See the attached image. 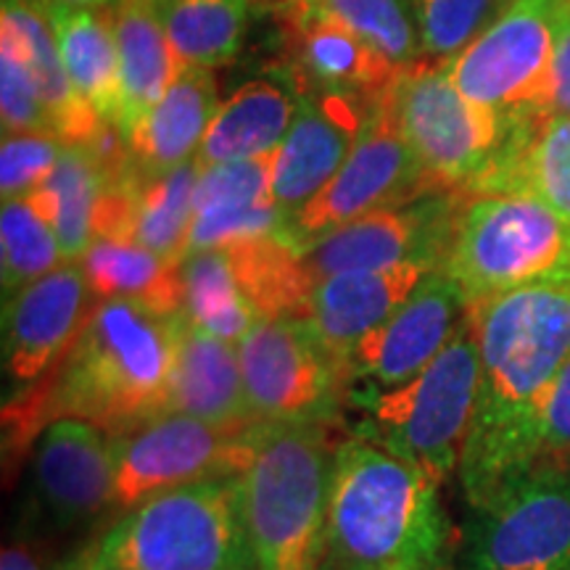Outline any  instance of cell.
<instances>
[{"instance_id": "60d3db41", "label": "cell", "mask_w": 570, "mask_h": 570, "mask_svg": "<svg viewBox=\"0 0 570 570\" xmlns=\"http://www.w3.org/2000/svg\"><path fill=\"white\" fill-rule=\"evenodd\" d=\"M544 117H570V0L562 6V21L558 32V48H554L552 85L547 98Z\"/></svg>"}, {"instance_id": "ba28073f", "label": "cell", "mask_w": 570, "mask_h": 570, "mask_svg": "<svg viewBox=\"0 0 570 570\" xmlns=\"http://www.w3.org/2000/svg\"><path fill=\"white\" fill-rule=\"evenodd\" d=\"M381 104L433 188L468 190L479 183L502 154L512 130V119L468 101L454 88L446 63L402 69L381 96Z\"/></svg>"}, {"instance_id": "b9f144b4", "label": "cell", "mask_w": 570, "mask_h": 570, "mask_svg": "<svg viewBox=\"0 0 570 570\" xmlns=\"http://www.w3.org/2000/svg\"><path fill=\"white\" fill-rule=\"evenodd\" d=\"M56 570H114L109 566V560L104 558L101 552V544H90V547H82L80 552H75L71 558H67L61 562Z\"/></svg>"}, {"instance_id": "4dcf8cb0", "label": "cell", "mask_w": 570, "mask_h": 570, "mask_svg": "<svg viewBox=\"0 0 570 570\" xmlns=\"http://www.w3.org/2000/svg\"><path fill=\"white\" fill-rule=\"evenodd\" d=\"M202 167L185 161L167 173L135 169L127 177L130 188V240L154 254L180 262L188 252L194 227V194Z\"/></svg>"}, {"instance_id": "e575fe53", "label": "cell", "mask_w": 570, "mask_h": 570, "mask_svg": "<svg viewBox=\"0 0 570 570\" xmlns=\"http://www.w3.org/2000/svg\"><path fill=\"white\" fill-rule=\"evenodd\" d=\"M67 265L53 225L42 217L30 198L3 202L0 212V281L3 302L21 288L40 281L56 267Z\"/></svg>"}, {"instance_id": "8fae6325", "label": "cell", "mask_w": 570, "mask_h": 570, "mask_svg": "<svg viewBox=\"0 0 570 570\" xmlns=\"http://www.w3.org/2000/svg\"><path fill=\"white\" fill-rule=\"evenodd\" d=\"M235 348L256 423H336L348 386L344 367L302 320L259 317Z\"/></svg>"}, {"instance_id": "603a6c76", "label": "cell", "mask_w": 570, "mask_h": 570, "mask_svg": "<svg viewBox=\"0 0 570 570\" xmlns=\"http://www.w3.org/2000/svg\"><path fill=\"white\" fill-rule=\"evenodd\" d=\"M302 101L296 85L254 80L219 104L198 148V167L273 156L288 135Z\"/></svg>"}, {"instance_id": "8d00e7d4", "label": "cell", "mask_w": 570, "mask_h": 570, "mask_svg": "<svg viewBox=\"0 0 570 570\" xmlns=\"http://www.w3.org/2000/svg\"><path fill=\"white\" fill-rule=\"evenodd\" d=\"M423 56L449 63L465 51L512 0H410Z\"/></svg>"}, {"instance_id": "f35d334b", "label": "cell", "mask_w": 570, "mask_h": 570, "mask_svg": "<svg viewBox=\"0 0 570 570\" xmlns=\"http://www.w3.org/2000/svg\"><path fill=\"white\" fill-rule=\"evenodd\" d=\"M63 146L67 142L56 135H3V146H0V194H3V202L35 194L59 164Z\"/></svg>"}, {"instance_id": "bcb514c9", "label": "cell", "mask_w": 570, "mask_h": 570, "mask_svg": "<svg viewBox=\"0 0 570 570\" xmlns=\"http://www.w3.org/2000/svg\"><path fill=\"white\" fill-rule=\"evenodd\" d=\"M320 570H336V568H331V566H327V562H323V568H320Z\"/></svg>"}, {"instance_id": "7402d4cb", "label": "cell", "mask_w": 570, "mask_h": 570, "mask_svg": "<svg viewBox=\"0 0 570 570\" xmlns=\"http://www.w3.org/2000/svg\"><path fill=\"white\" fill-rule=\"evenodd\" d=\"M465 194L533 196L570 219V117L512 119L502 154Z\"/></svg>"}, {"instance_id": "7a4b0ae2", "label": "cell", "mask_w": 570, "mask_h": 570, "mask_svg": "<svg viewBox=\"0 0 570 570\" xmlns=\"http://www.w3.org/2000/svg\"><path fill=\"white\" fill-rule=\"evenodd\" d=\"M177 325L180 315H159L127 298L98 302L69 352L35 386L6 399V454H19L63 417L117 436L161 415Z\"/></svg>"}, {"instance_id": "d590c367", "label": "cell", "mask_w": 570, "mask_h": 570, "mask_svg": "<svg viewBox=\"0 0 570 570\" xmlns=\"http://www.w3.org/2000/svg\"><path fill=\"white\" fill-rule=\"evenodd\" d=\"M306 11L323 13L375 46L396 67L407 69L423 59L415 11L410 0H288Z\"/></svg>"}, {"instance_id": "d6a6232c", "label": "cell", "mask_w": 570, "mask_h": 570, "mask_svg": "<svg viewBox=\"0 0 570 570\" xmlns=\"http://www.w3.org/2000/svg\"><path fill=\"white\" fill-rule=\"evenodd\" d=\"M183 67L214 69L238 53L248 0H151Z\"/></svg>"}, {"instance_id": "74e56055", "label": "cell", "mask_w": 570, "mask_h": 570, "mask_svg": "<svg viewBox=\"0 0 570 570\" xmlns=\"http://www.w3.org/2000/svg\"><path fill=\"white\" fill-rule=\"evenodd\" d=\"M0 114H3V135H56L30 63L24 61L17 40L3 30H0Z\"/></svg>"}, {"instance_id": "d6986e66", "label": "cell", "mask_w": 570, "mask_h": 570, "mask_svg": "<svg viewBox=\"0 0 570 570\" xmlns=\"http://www.w3.org/2000/svg\"><path fill=\"white\" fill-rule=\"evenodd\" d=\"M433 267L404 265L381 273H341L312 285L298 320L341 367L425 281ZM346 375V370H344Z\"/></svg>"}, {"instance_id": "52a82bcc", "label": "cell", "mask_w": 570, "mask_h": 570, "mask_svg": "<svg viewBox=\"0 0 570 570\" xmlns=\"http://www.w3.org/2000/svg\"><path fill=\"white\" fill-rule=\"evenodd\" d=\"M441 269L468 304L525 285L570 283V219L533 196H473L460 206Z\"/></svg>"}, {"instance_id": "e0dca14e", "label": "cell", "mask_w": 570, "mask_h": 570, "mask_svg": "<svg viewBox=\"0 0 570 570\" xmlns=\"http://www.w3.org/2000/svg\"><path fill=\"white\" fill-rule=\"evenodd\" d=\"M77 262L56 267L3 302V373L11 396L21 394L69 352L96 309Z\"/></svg>"}, {"instance_id": "d4e9b609", "label": "cell", "mask_w": 570, "mask_h": 570, "mask_svg": "<svg viewBox=\"0 0 570 570\" xmlns=\"http://www.w3.org/2000/svg\"><path fill=\"white\" fill-rule=\"evenodd\" d=\"M0 30L17 40L24 61L30 63L56 135L67 146H90L109 122H104L71 85L51 17L27 0H3Z\"/></svg>"}, {"instance_id": "836d02e7", "label": "cell", "mask_w": 570, "mask_h": 570, "mask_svg": "<svg viewBox=\"0 0 570 570\" xmlns=\"http://www.w3.org/2000/svg\"><path fill=\"white\" fill-rule=\"evenodd\" d=\"M240 288L259 317H298L312 281L283 233L225 246Z\"/></svg>"}, {"instance_id": "30bf717a", "label": "cell", "mask_w": 570, "mask_h": 570, "mask_svg": "<svg viewBox=\"0 0 570 570\" xmlns=\"http://www.w3.org/2000/svg\"><path fill=\"white\" fill-rule=\"evenodd\" d=\"M460 570H570V465L531 468L475 508Z\"/></svg>"}, {"instance_id": "277c9868", "label": "cell", "mask_w": 570, "mask_h": 570, "mask_svg": "<svg viewBox=\"0 0 570 570\" xmlns=\"http://www.w3.org/2000/svg\"><path fill=\"white\" fill-rule=\"evenodd\" d=\"M336 446L331 425L259 423L238 479L256 570H320Z\"/></svg>"}, {"instance_id": "7bdbcfd3", "label": "cell", "mask_w": 570, "mask_h": 570, "mask_svg": "<svg viewBox=\"0 0 570 570\" xmlns=\"http://www.w3.org/2000/svg\"><path fill=\"white\" fill-rule=\"evenodd\" d=\"M0 570H42V566L35 558V552L27 550V547L11 544L0 554Z\"/></svg>"}, {"instance_id": "5b68a950", "label": "cell", "mask_w": 570, "mask_h": 570, "mask_svg": "<svg viewBox=\"0 0 570 570\" xmlns=\"http://www.w3.org/2000/svg\"><path fill=\"white\" fill-rule=\"evenodd\" d=\"M98 544L114 570H256L235 475L146 499Z\"/></svg>"}, {"instance_id": "484cf974", "label": "cell", "mask_w": 570, "mask_h": 570, "mask_svg": "<svg viewBox=\"0 0 570 570\" xmlns=\"http://www.w3.org/2000/svg\"><path fill=\"white\" fill-rule=\"evenodd\" d=\"M288 21L298 63L325 90H344L377 101L402 71L375 46L323 13L291 3Z\"/></svg>"}, {"instance_id": "ab89813d", "label": "cell", "mask_w": 570, "mask_h": 570, "mask_svg": "<svg viewBox=\"0 0 570 570\" xmlns=\"http://www.w3.org/2000/svg\"><path fill=\"white\" fill-rule=\"evenodd\" d=\"M570 462V360L554 377L539 412V465Z\"/></svg>"}, {"instance_id": "1f68e13d", "label": "cell", "mask_w": 570, "mask_h": 570, "mask_svg": "<svg viewBox=\"0 0 570 570\" xmlns=\"http://www.w3.org/2000/svg\"><path fill=\"white\" fill-rule=\"evenodd\" d=\"M183 309L180 317L198 331L230 344L252 331L259 320L240 288L225 248H206L183 256Z\"/></svg>"}, {"instance_id": "83f0119b", "label": "cell", "mask_w": 570, "mask_h": 570, "mask_svg": "<svg viewBox=\"0 0 570 570\" xmlns=\"http://www.w3.org/2000/svg\"><path fill=\"white\" fill-rule=\"evenodd\" d=\"M77 265L82 267L92 296L127 298L159 315H180L183 309V259H167L135 240L98 238Z\"/></svg>"}, {"instance_id": "4fadbf2b", "label": "cell", "mask_w": 570, "mask_h": 570, "mask_svg": "<svg viewBox=\"0 0 570 570\" xmlns=\"http://www.w3.org/2000/svg\"><path fill=\"white\" fill-rule=\"evenodd\" d=\"M433 185L407 140L399 135L377 98L367 127L341 173L325 185L315 202L306 204L283 227V235L298 254L327 233L338 230L365 214L396 209L417 202Z\"/></svg>"}, {"instance_id": "3957f363", "label": "cell", "mask_w": 570, "mask_h": 570, "mask_svg": "<svg viewBox=\"0 0 570 570\" xmlns=\"http://www.w3.org/2000/svg\"><path fill=\"white\" fill-rule=\"evenodd\" d=\"M452 525L441 487L377 441L336 446L325 562L336 570H446Z\"/></svg>"}, {"instance_id": "f1b7e54d", "label": "cell", "mask_w": 570, "mask_h": 570, "mask_svg": "<svg viewBox=\"0 0 570 570\" xmlns=\"http://www.w3.org/2000/svg\"><path fill=\"white\" fill-rule=\"evenodd\" d=\"M98 156L85 146H63V154L48 180L27 198L53 225L63 262H80L98 233V214L111 188Z\"/></svg>"}, {"instance_id": "ffe728a7", "label": "cell", "mask_w": 570, "mask_h": 570, "mask_svg": "<svg viewBox=\"0 0 570 570\" xmlns=\"http://www.w3.org/2000/svg\"><path fill=\"white\" fill-rule=\"evenodd\" d=\"M273 164L275 154L202 167L185 254L283 233L285 219L273 202Z\"/></svg>"}, {"instance_id": "44dd1931", "label": "cell", "mask_w": 570, "mask_h": 570, "mask_svg": "<svg viewBox=\"0 0 570 570\" xmlns=\"http://www.w3.org/2000/svg\"><path fill=\"white\" fill-rule=\"evenodd\" d=\"M164 412H180L230 431L259 425L248 410L235 344L209 336L180 317Z\"/></svg>"}, {"instance_id": "8992f818", "label": "cell", "mask_w": 570, "mask_h": 570, "mask_svg": "<svg viewBox=\"0 0 570 570\" xmlns=\"http://www.w3.org/2000/svg\"><path fill=\"white\" fill-rule=\"evenodd\" d=\"M481 386V352L470 315L436 360L402 386L362 394V436L425 470L439 487L458 473Z\"/></svg>"}, {"instance_id": "2e32d148", "label": "cell", "mask_w": 570, "mask_h": 570, "mask_svg": "<svg viewBox=\"0 0 570 570\" xmlns=\"http://www.w3.org/2000/svg\"><path fill=\"white\" fill-rule=\"evenodd\" d=\"M373 106V98L344 90L302 92L294 125L273 164V202L285 223L341 173L365 132Z\"/></svg>"}, {"instance_id": "f6af8a7d", "label": "cell", "mask_w": 570, "mask_h": 570, "mask_svg": "<svg viewBox=\"0 0 570 570\" xmlns=\"http://www.w3.org/2000/svg\"><path fill=\"white\" fill-rule=\"evenodd\" d=\"M27 3L38 6V9H42L46 13H51V11H53V6H56V0H27Z\"/></svg>"}, {"instance_id": "5bb4252c", "label": "cell", "mask_w": 570, "mask_h": 570, "mask_svg": "<svg viewBox=\"0 0 570 570\" xmlns=\"http://www.w3.org/2000/svg\"><path fill=\"white\" fill-rule=\"evenodd\" d=\"M458 214L454 198L441 196L365 214L304 248V269L312 285L341 273H381L404 265L441 269Z\"/></svg>"}, {"instance_id": "7c38bea8", "label": "cell", "mask_w": 570, "mask_h": 570, "mask_svg": "<svg viewBox=\"0 0 570 570\" xmlns=\"http://www.w3.org/2000/svg\"><path fill=\"white\" fill-rule=\"evenodd\" d=\"M252 431H230L180 412H161L117 433L111 436L117 462L111 510L122 515L161 491L238 475L252 452Z\"/></svg>"}, {"instance_id": "f546056e", "label": "cell", "mask_w": 570, "mask_h": 570, "mask_svg": "<svg viewBox=\"0 0 570 570\" xmlns=\"http://www.w3.org/2000/svg\"><path fill=\"white\" fill-rule=\"evenodd\" d=\"M48 17L75 90L104 122L119 127L125 92L111 21L96 9H71L63 3H56Z\"/></svg>"}, {"instance_id": "9a60e30c", "label": "cell", "mask_w": 570, "mask_h": 570, "mask_svg": "<svg viewBox=\"0 0 570 570\" xmlns=\"http://www.w3.org/2000/svg\"><path fill=\"white\" fill-rule=\"evenodd\" d=\"M468 315V298L444 269H433L381 327L346 360V383L365 394L402 386L431 365Z\"/></svg>"}, {"instance_id": "ac0fdd59", "label": "cell", "mask_w": 570, "mask_h": 570, "mask_svg": "<svg viewBox=\"0 0 570 570\" xmlns=\"http://www.w3.org/2000/svg\"><path fill=\"white\" fill-rule=\"evenodd\" d=\"M114 441L82 420H56L35 439L32 494L59 529L92 520L114 504Z\"/></svg>"}, {"instance_id": "9c48e42d", "label": "cell", "mask_w": 570, "mask_h": 570, "mask_svg": "<svg viewBox=\"0 0 570 570\" xmlns=\"http://www.w3.org/2000/svg\"><path fill=\"white\" fill-rule=\"evenodd\" d=\"M566 0H512L446 63L449 80L468 101L508 119L544 114Z\"/></svg>"}, {"instance_id": "6da1fadb", "label": "cell", "mask_w": 570, "mask_h": 570, "mask_svg": "<svg viewBox=\"0 0 570 570\" xmlns=\"http://www.w3.org/2000/svg\"><path fill=\"white\" fill-rule=\"evenodd\" d=\"M481 352L460 487L475 510L539 465V412L570 360V283L525 285L468 304Z\"/></svg>"}, {"instance_id": "cb8c5ba5", "label": "cell", "mask_w": 570, "mask_h": 570, "mask_svg": "<svg viewBox=\"0 0 570 570\" xmlns=\"http://www.w3.org/2000/svg\"><path fill=\"white\" fill-rule=\"evenodd\" d=\"M219 109L212 69H177L173 85L154 106L130 140L132 159L142 173H167L194 161Z\"/></svg>"}, {"instance_id": "4316f807", "label": "cell", "mask_w": 570, "mask_h": 570, "mask_svg": "<svg viewBox=\"0 0 570 570\" xmlns=\"http://www.w3.org/2000/svg\"><path fill=\"white\" fill-rule=\"evenodd\" d=\"M114 42L122 71V119L119 130L127 140L146 122L154 106L173 85L180 61L175 59L167 32L151 0H117L111 13Z\"/></svg>"}, {"instance_id": "ee69618b", "label": "cell", "mask_w": 570, "mask_h": 570, "mask_svg": "<svg viewBox=\"0 0 570 570\" xmlns=\"http://www.w3.org/2000/svg\"><path fill=\"white\" fill-rule=\"evenodd\" d=\"M56 3L71 6V9H98V6L117 3V0H56Z\"/></svg>"}]
</instances>
